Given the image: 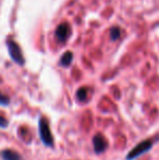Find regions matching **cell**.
<instances>
[{"label":"cell","mask_w":159,"mask_h":160,"mask_svg":"<svg viewBox=\"0 0 159 160\" xmlns=\"http://www.w3.org/2000/svg\"><path fill=\"white\" fill-rule=\"evenodd\" d=\"M154 143H155V141H154V139H152V138L142 141L141 143H138L135 147L132 148V149L127 152V158H125V159H127V160H134V159L138 158L140 156L144 155L145 152H149V150L153 148Z\"/></svg>","instance_id":"1"},{"label":"cell","mask_w":159,"mask_h":160,"mask_svg":"<svg viewBox=\"0 0 159 160\" xmlns=\"http://www.w3.org/2000/svg\"><path fill=\"white\" fill-rule=\"evenodd\" d=\"M38 131L42 142L47 147H53V137L50 132L49 122L45 117H40L38 122Z\"/></svg>","instance_id":"2"},{"label":"cell","mask_w":159,"mask_h":160,"mask_svg":"<svg viewBox=\"0 0 159 160\" xmlns=\"http://www.w3.org/2000/svg\"><path fill=\"white\" fill-rule=\"evenodd\" d=\"M7 47H8L11 59L19 65H23L25 60H24V57H23V55H22V50L19 47V45H17L14 40L8 39L7 40Z\"/></svg>","instance_id":"3"},{"label":"cell","mask_w":159,"mask_h":160,"mask_svg":"<svg viewBox=\"0 0 159 160\" xmlns=\"http://www.w3.org/2000/svg\"><path fill=\"white\" fill-rule=\"evenodd\" d=\"M93 146L96 154H102L107 149L108 144H107L106 138L102 134H96L93 137Z\"/></svg>","instance_id":"4"},{"label":"cell","mask_w":159,"mask_h":160,"mask_svg":"<svg viewBox=\"0 0 159 160\" xmlns=\"http://www.w3.org/2000/svg\"><path fill=\"white\" fill-rule=\"evenodd\" d=\"M70 32H71L70 25L67 23H62V24H60L57 28V30H56V37L58 38L59 42H64L69 38Z\"/></svg>","instance_id":"5"},{"label":"cell","mask_w":159,"mask_h":160,"mask_svg":"<svg viewBox=\"0 0 159 160\" xmlns=\"http://www.w3.org/2000/svg\"><path fill=\"white\" fill-rule=\"evenodd\" d=\"M0 157L2 160H23L22 156L19 152L12 149H4L0 152Z\"/></svg>","instance_id":"6"},{"label":"cell","mask_w":159,"mask_h":160,"mask_svg":"<svg viewBox=\"0 0 159 160\" xmlns=\"http://www.w3.org/2000/svg\"><path fill=\"white\" fill-rule=\"evenodd\" d=\"M72 60H73V53L71 52V51H67V52L61 57L60 64H61L62 67L67 68V67H69V65L72 63Z\"/></svg>","instance_id":"7"},{"label":"cell","mask_w":159,"mask_h":160,"mask_svg":"<svg viewBox=\"0 0 159 160\" xmlns=\"http://www.w3.org/2000/svg\"><path fill=\"white\" fill-rule=\"evenodd\" d=\"M77 98L80 101H85L87 98V89L85 87H81L79 91L77 92Z\"/></svg>","instance_id":"8"},{"label":"cell","mask_w":159,"mask_h":160,"mask_svg":"<svg viewBox=\"0 0 159 160\" xmlns=\"http://www.w3.org/2000/svg\"><path fill=\"white\" fill-rule=\"evenodd\" d=\"M9 103H10V99H9V97L2 95V94L0 93V105L1 106H8Z\"/></svg>","instance_id":"9"},{"label":"cell","mask_w":159,"mask_h":160,"mask_svg":"<svg viewBox=\"0 0 159 160\" xmlns=\"http://www.w3.org/2000/svg\"><path fill=\"white\" fill-rule=\"evenodd\" d=\"M9 125V121L7 119H4L2 116H0V128H6Z\"/></svg>","instance_id":"10"},{"label":"cell","mask_w":159,"mask_h":160,"mask_svg":"<svg viewBox=\"0 0 159 160\" xmlns=\"http://www.w3.org/2000/svg\"><path fill=\"white\" fill-rule=\"evenodd\" d=\"M119 36H120L119 28H112V31H111V37H112V39H117Z\"/></svg>","instance_id":"11"}]
</instances>
